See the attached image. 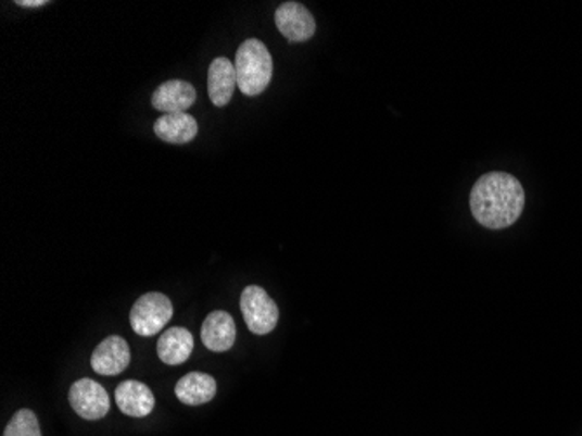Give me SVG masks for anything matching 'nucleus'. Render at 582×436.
Instances as JSON below:
<instances>
[{
	"mask_svg": "<svg viewBox=\"0 0 582 436\" xmlns=\"http://www.w3.org/2000/svg\"><path fill=\"white\" fill-rule=\"evenodd\" d=\"M472 216L486 229H506L526 208V190L509 173L492 172L478 178L469 196Z\"/></svg>",
	"mask_w": 582,
	"mask_h": 436,
	"instance_id": "nucleus-1",
	"label": "nucleus"
},
{
	"mask_svg": "<svg viewBox=\"0 0 582 436\" xmlns=\"http://www.w3.org/2000/svg\"><path fill=\"white\" fill-rule=\"evenodd\" d=\"M235 66L238 88L246 97L264 94L273 80V57L262 40H244L236 53Z\"/></svg>",
	"mask_w": 582,
	"mask_h": 436,
	"instance_id": "nucleus-2",
	"label": "nucleus"
},
{
	"mask_svg": "<svg viewBox=\"0 0 582 436\" xmlns=\"http://www.w3.org/2000/svg\"><path fill=\"white\" fill-rule=\"evenodd\" d=\"M173 316V304L160 291H151L135 302L129 313L132 331L141 337L160 334Z\"/></svg>",
	"mask_w": 582,
	"mask_h": 436,
	"instance_id": "nucleus-3",
	"label": "nucleus"
},
{
	"mask_svg": "<svg viewBox=\"0 0 582 436\" xmlns=\"http://www.w3.org/2000/svg\"><path fill=\"white\" fill-rule=\"evenodd\" d=\"M241 313L248 328L256 335L270 334L279 320V309L262 287H246L241 294Z\"/></svg>",
	"mask_w": 582,
	"mask_h": 436,
	"instance_id": "nucleus-4",
	"label": "nucleus"
},
{
	"mask_svg": "<svg viewBox=\"0 0 582 436\" xmlns=\"http://www.w3.org/2000/svg\"><path fill=\"white\" fill-rule=\"evenodd\" d=\"M68 401H71L72 409L88 421L105 418L111 410L109 393L97 381L80 379L72 384Z\"/></svg>",
	"mask_w": 582,
	"mask_h": 436,
	"instance_id": "nucleus-5",
	"label": "nucleus"
},
{
	"mask_svg": "<svg viewBox=\"0 0 582 436\" xmlns=\"http://www.w3.org/2000/svg\"><path fill=\"white\" fill-rule=\"evenodd\" d=\"M276 27L290 42H305L316 34V20L311 11L299 2H284L274 14Z\"/></svg>",
	"mask_w": 582,
	"mask_h": 436,
	"instance_id": "nucleus-6",
	"label": "nucleus"
},
{
	"mask_svg": "<svg viewBox=\"0 0 582 436\" xmlns=\"http://www.w3.org/2000/svg\"><path fill=\"white\" fill-rule=\"evenodd\" d=\"M131 362L129 346L119 335H111L91 354V366L100 375H117Z\"/></svg>",
	"mask_w": 582,
	"mask_h": 436,
	"instance_id": "nucleus-7",
	"label": "nucleus"
},
{
	"mask_svg": "<svg viewBox=\"0 0 582 436\" xmlns=\"http://www.w3.org/2000/svg\"><path fill=\"white\" fill-rule=\"evenodd\" d=\"M238 88V75L235 63L227 58H216L207 71V95L212 98L213 105L226 107L235 97Z\"/></svg>",
	"mask_w": 582,
	"mask_h": 436,
	"instance_id": "nucleus-8",
	"label": "nucleus"
},
{
	"mask_svg": "<svg viewBox=\"0 0 582 436\" xmlns=\"http://www.w3.org/2000/svg\"><path fill=\"white\" fill-rule=\"evenodd\" d=\"M195 94L194 86L187 80L173 79L168 83L161 84L152 95V107L163 114H173V112H186L194 105Z\"/></svg>",
	"mask_w": 582,
	"mask_h": 436,
	"instance_id": "nucleus-9",
	"label": "nucleus"
},
{
	"mask_svg": "<svg viewBox=\"0 0 582 436\" xmlns=\"http://www.w3.org/2000/svg\"><path fill=\"white\" fill-rule=\"evenodd\" d=\"M201 339L213 353H226L236 342V323L226 311H213L204 320Z\"/></svg>",
	"mask_w": 582,
	"mask_h": 436,
	"instance_id": "nucleus-10",
	"label": "nucleus"
},
{
	"mask_svg": "<svg viewBox=\"0 0 582 436\" xmlns=\"http://www.w3.org/2000/svg\"><path fill=\"white\" fill-rule=\"evenodd\" d=\"M115 401L124 414L131 418H146L154 410V393L138 381H124L115 389Z\"/></svg>",
	"mask_w": 582,
	"mask_h": 436,
	"instance_id": "nucleus-11",
	"label": "nucleus"
},
{
	"mask_svg": "<svg viewBox=\"0 0 582 436\" xmlns=\"http://www.w3.org/2000/svg\"><path fill=\"white\" fill-rule=\"evenodd\" d=\"M198 121L187 112H173L163 114L155 121L154 133L161 140L175 146H186L198 137Z\"/></svg>",
	"mask_w": 582,
	"mask_h": 436,
	"instance_id": "nucleus-12",
	"label": "nucleus"
},
{
	"mask_svg": "<svg viewBox=\"0 0 582 436\" xmlns=\"http://www.w3.org/2000/svg\"><path fill=\"white\" fill-rule=\"evenodd\" d=\"M192 351H194V337L181 326L169 328L157 340V357L161 362L169 366L186 363Z\"/></svg>",
	"mask_w": 582,
	"mask_h": 436,
	"instance_id": "nucleus-13",
	"label": "nucleus"
},
{
	"mask_svg": "<svg viewBox=\"0 0 582 436\" xmlns=\"http://www.w3.org/2000/svg\"><path fill=\"white\" fill-rule=\"evenodd\" d=\"M175 395L186 406H203L215 398L216 381L210 374L190 372L178 381Z\"/></svg>",
	"mask_w": 582,
	"mask_h": 436,
	"instance_id": "nucleus-14",
	"label": "nucleus"
},
{
	"mask_svg": "<svg viewBox=\"0 0 582 436\" xmlns=\"http://www.w3.org/2000/svg\"><path fill=\"white\" fill-rule=\"evenodd\" d=\"M4 436H40L37 415L28 409L18 410L5 426Z\"/></svg>",
	"mask_w": 582,
	"mask_h": 436,
	"instance_id": "nucleus-15",
	"label": "nucleus"
},
{
	"mask_svg": "<svg viewBox=\"0 0 582 436\" xmlns=\"http://www.w3.org/2000/svg\"><path fill=\"white\" fill-rule=\"evenodd\" d=\"M16 5H22V8H42V5H48V0H18Z\"/></svg>",
	"mask_w": 582,
	"mask_h": 436,
	"instance_id": "nucleus-16",
	"label": "nucleus"
}]
</instances>
